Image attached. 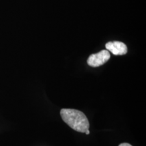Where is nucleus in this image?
<instances>
[{"label": "nucleus", "instance_id": "obj_1", "mask_svg": "<svg viewBox=\"0 0 146 146\" xmlns=\"http://www.w3.org/2000/svg\"><path fill=\"white\" fill-rule=\"evenodd\" d=\"M60 116L64 121L74 131L85 133L89 129V120L81 111L75 109L63 108L60 111Z\"/></svg>", "mask_w": 146, "mask_h": 146}, {"label": "nucleus", "instance_id": "obj_2", "mask_svg": "<svg viewBox=\"0 0 146 146\" xmlns=\"http://www.w3.org/2000/svg\"><path fill=\"white\" fill-rule=\"evenodd\" d=\"M110 58V54L106 50H102L97 54H91L87 59V64L92 67H98L107 62Z\"/></svg>", "mask_w": 146, "mask_h": 146}, {"label": "nucleus", "instance_id": "obj_3", "mask_svg": "<svg viewBox=\"0 0 146 146\" xmlns=\"http://www.w3.org/2000/svg\"><path fill=\"white\" fill-rule=\"evenodd\" d=\"M106 48L115 56H122L127 53V47L120 41H110L106 44Z\"/></svg>", "mask_w": 146, "mask_h": 146}, {"label": "nucleus", "instance_id": "obj_4", "mask_svg": "<svg viewBox=\"0 0 146 146\" xmlns=\"http://www.w3.org/2000/svg\"><path fill=\"white\" fill-rule=\"evenodd\" d=\"M118 146H132L131 145V144H129V143H121V144H120Z\"/></svg>", "mask_w": 146, "mask_h": 146}, {"label": "nucleus", "instance_id": "obj_5", "mask_svg": "<svg viewBox=\"0 0 146 146\" xmlns=\"http://www.w3.org/2000/svg\"><path fill=\"white\" fill-rule=\"evenodd\" d=\"M89 133H90V131H89V129H87V130L86 131H85V134H86V135H89Z\"/></svg>", "mask_w": 146, "mask_h": 146}]
</instances>
